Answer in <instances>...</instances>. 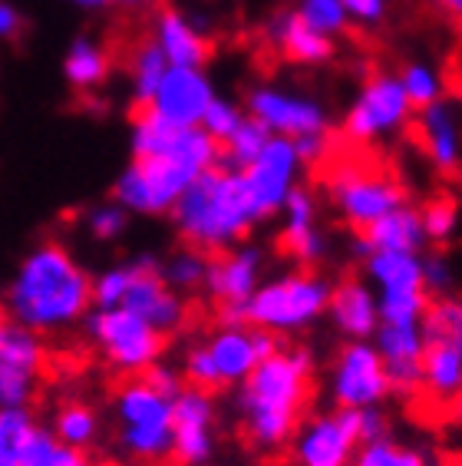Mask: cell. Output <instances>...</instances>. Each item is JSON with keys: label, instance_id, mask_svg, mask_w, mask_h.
I'll return each mask as SVG.
<instances>
[{"label": "cell", "instance_id": "obj_41", "mask_svg": "<svg viewBox=\"0 0 462 466\" xmlns=\"http://www.w3.org/2000/svg\"><path fill=\"white\" fill-rule=\"evenodd\" d=\"M423 212V225H427V238L433 245H443L449 242L456 235V225H459V212H456V202L453 198H433L427 208H419Z\"/></svg>", "mask_w": 462, "mask_h": 466}, {"label": "cell", "instance_id": "obj_26", "mask_svg": "<svg viewBox=\"0 0 462 466\" xmlns=\"http://www.w3.org/2000/svg\"><path fill=\"white\" fill-rule=\"evenodd\" d=\"M156 40L166 50L172 66H188V70H202L208 56H212V44L198 34V27L188 17H182L178 10L159 7L156 17Z\"/></svg>", "mask_w": 462, "mask_h": 466}, {"label": "cell", "instance_id": "obj_21", "mask_svg": "<svg viewBox=\"0 0 462 466\" xmlns=\"http://www.w3.org/2000/svg\"><path fill=\"white\" fill-rule=\"evenodd\" d=\"M267 44L275 46L277 56L301 66H317L334 56V36L317 34L297 10H281L267 20Z\"/></svg>", "mask_w": 462, "mask_h": 466}, {"label": "cell", "instance_id": "obj_30", "mask_svg": "<svg viewBox=\"0 0 462 466\" xmlns=\"http://www.w3.org/2000/svg\"><path fill=\"white\" fill-rule=\"evenodd\" d=\"M271 139H275V133H271V129H267L261 119L245 116V123L238 126V133L231 136L228 143L222 146V166H225V169L245 172L251 162L265 153Z\"/></svg>", "mask_w": 462, "mask_h": 466}, {"label": "cell", "instance_id": "obj_23", "mask_svg": "<svg viewBox=\"0 0 462 466\" xmlns=\"http://www.w3.org/2000/svg\"><path fill=\"white\" fill-rule=\"evenodd\" d=\"M427 225H423V212L413 206L393 208L390 216H383L370 228L357 232L354 251L360 258H367L370 251H423L427 245Z\"/></svg>", "mask_w": 462, "mask_h": 466}, {"label": "cell", "instance_id": "obj_5", "mask_svg": "<svg viewBox=\"0 0 462 466\" xmlns=\"http://www.w3.org/2000/svg\"><path fill=\"white\" fill-rule=\"evenodd\" d=\"M330 295H334V285L324 275L311 268L291 271L285 279L261 285L251 295V301L245 305V324L275 334L301 331L327 311Z\"/></svg>", "mask_w": 462, "mask_h": 466}, {"label": "cell", "instance_id": "obj_52", "mask_svg": "<svg viewBox=\"0 0 462 466\" xmlns=\"http://www.w3.org/2000/svg\"><path fill=\"white\" fill-rule=\"evenodd\" d=\"M449 420H453L456 427H459V431H462V394L456 397L453 404H449Z\"/></svg>", "mask_w": 462, "mask_h": 466}, {"label": "cell", "instance_id": "obj_42", "mask_svg": "<svg viewBox=\"0 0 462 466\" xmlns=\"http://www.w3.org/2000/svg\"><path fill=\"white\" fill-rule=\"evenodd\" d=\"M241 123H245V113H241L235 103H228V99H215L212 106H208V113H205V119H202V129L212 136L218 146H225L231 136L238 133Z\"/></svg>", "mask_w": 462, "mask_h": 466}, {"label": "cell", "instance_id": "obj_40", "mask_svg": "<svg viewBox=\"0 0 462 466\" xmlns=\"http://www.w3.org/2000/svg\"><path fill=\"white\" fill-rule=\"evenodd\" d=\"M423 331L429 334H446L453 338L462 350V298H433L429 314L423 318Z\"/></svg>", "mask_w": 462, "mask_h": 466}, {"label": "cell", "instance_id": "obj_38", "mask_svg": "<svg viewBox=\"0 0 462 466\" xmlns=\"http://www.w3.org/2000/svg\"><path fill=\"white\" fill-rule=\"evenodd\" d=\"M297 14L324 36H340L350 27L344 0H301V4H297Z\"/></svg>", "mask_w": 462, "mask_h": 466}, {"label": "cell", "instance_id": "obj_20", "mask_svg": "<svg viewBox=\"0 0 462 466\" xmlns=\"http://www.w3.org/2000/svg\"><path fill=\"white\" fill-rule=\"evenodd\" d=\"M212 103H215L212 83L205 80L202 70L169 66L159 93L152 99V109L176 126H202L205 113H208Z\"/></svg>", "mask_w": 462, "mask_h": 466}, {"label": "cell", "instance_id": "obj_24", "mask_svg": "<svg viewBox=\"0 0 462 466\" xmlns=\"http://www.w3.org/2000/svg\"><path fill=\"white\" fill-rule=\"evenodd\" d=\"M417 136L423 143V153L433 162L436 169L453 176L462 166V139H459V123H456L453 106L439 99L433 106L419 109L417 116Z\"/></svg>", "mask_w": 462, "mask_h": 466}, {"label": "cell", "instance_id": "obj_8", "mask_svg": "<svg viewBox=\"0 0 462 466\" xmlns=\"http://www.w3.org/2000/svg\"><path fill=\"white\" fill-rule=\"evenodd\" d=\"M50 377V350L34 328L0 311V410L30 404Z\"/></svg>", "mask_w": 462, "mask_h": 466}, {"label": "cell", "instance_id": "obj_29", "mask_svg": "<svg viewBox=\"0 0 462 466\" xmlns=\"http://www.w3.org/2000/svg\"><path fill=\"white\" fill-rule=\"evenodd\" d=\"M36 433L34 417L24 407L0 410V466H24Z\"/></svg>", "mask_w": 462, "mask_h": 466}, {"label": "cell", "instance_id": "obj_1", "mask_svg": "<svg viewBox=\"0 0 462 466\" xmlns=\"http://www.w3.org/2000/svg\"><path fill=\"white\" fill-rule=\"evenodd\" d=\"M314 397V358L307 348H281L241 384V437L251 450L275 453L294 443Z\"/></svg>", "mask_w": 462, "mask_h": 466}, {"label": "cell", "instance_id": "obj_46", "mask_svg": "<svg viewBox=\"0 0 462 466\" xmlns=\"http://www.w3.org/2000/svg\"><path fill=\"white\" fill-rule=\"evenodd\" d=\"M346 17L360 24V27H380L383 17H387V0H344Z\"/></svg>", "mask_w": 462, "mask_h": 466}, {"label": "cell", "instance_id": "obj_16", "mask_svg": "<svg viewBox=\"0 0 462 466\" xmlns=\"http://www.w3.org/2000/svg\"><path fill=\"white\" fill-rule=\"evenodd\" d=\"M119 308L146 318L162 334H172L186 324V301L172 291L166 275L149 258L129 268V288H126V298Z\"/></svg>", "mask_w": 462, "mask_h": 466}, {"label": "cell", "instance_id": "obj_44", "mask_svg": "<svg viewBox=\"0 0 462 466\" xmlns=\"http://www.w3.org/2000/svg\"><path fill=\"white\" fill-rule=\"evenodd\" d=\"M126 288H129V268H116L93 285V301H96L103 311H106V308H119L126 298Z\"/></svg>", "mask_w": 462, "mask_h": 466}, {"label": "cell", "instance_id": "obj_4", "mask_svg": "<svg viewBox=\"0 0 462 466\" xmlns=\"http://www.w3.org/2000/svg\"><path fill=\"white\" fill-rule=\"evenodd\" d=\"M93 301L86 271L60 245L36 248L17 271L10 288V314L34 331H60L73 324Z\"/></svg>", "mask_w": 462, "mask_h": 466}, {"label": "cell", "instance_id": "obj_13", "mask_svg": "<svg viewBox=\"0 0 462 466\" xmlns=\"http://www.w3.org/2000/svg\"><path fill=\"white\" fill-rule=\"evenodd\" d=\"M258 275H261L258 248H238V251L212 255L205 288H208V295L218 305L222 328H241L245 324V305L258 291Z\"/></svg>", "mask_w": 462, "mask_h": 466}, {"label": "cell", "instance_id": "obj_27", "mask_svg": "<svg viewBox=\"0 0 462 466\" xmlns=\"http://www.w3.org/2000/svg\"><path fill=\"white\" fill-rule=\"evenodd\" d=\"M367 279L383 291H409L427 288L423 281V258L417 251H370L364 258Z\"/></svg>", "mask_w": 462, "mask_h": 466}, {"label": "cell", "instance_id": "obj_50", "mask_svg": "<svg viewBox=\"0 0 462 466\" xmlns=\"http://www.w3.org/2000/svg\"><path fill=\"white\" fill-rule=\"evenodd\" d=\"M436 7L443 10V14H446L449 20L462 24V0H436Z\"/></svg>", "mask_w": 462, "mask_h": 466}, {"label": "cell", "instance_id": "obj_49", "mask_svg": "<svg viewBox=\"0 0 462 466\" xmlns=\"http://www.w3.org/2000/svg\"><path fill=\"white\" fill-rule=\"evenodd\" d=\"M20 27H24V24H20V14L14 7H10V4H0V36H17L20 34Z\"/></svg>", "mask_w": 462, "mask_h": 466}, {"label": "cell", "instance_id": "obj_11", "mask_svg": "<svg viewBox=\"0 0 462 466\" xmlns=\"http://www.w3.org/2000/svg\"><path fill=\"white\" fill-rule=\"evenodd\" d=\"M330 394H334V404L344 410L380 407L383 397L393 394L377 344L346 341L337 350L334 368H330Z\"/></svg>", "mask_w": 462, "mask_h": 466}, {"label": "cell", "instance_id": "obj_14", "mask_svg": "<svg viewBox=\"0 0 462 466\" xmlns=\"http://www.w3.org/2000/svg\"><path fill=\"white\" fill-rule=\"evenodd\" d=\"M301 156L294 149V139L275 136L267 149L245 169V182L251 188V198L258 206V216L267 218L275 212H285L287 196L294 192V176H297Z\"/></svg>", "mask_w": 462, "mask_h": 466}, {"label": "cell", "instance_id": "obj_51", "mask_svg": "<svg viewBox=\"0 0 462 466\" xmlns=\"http://www.w3.org/2000/svg\"><path fill=\"white\" fill-rule=\"evenodd\" d=\"M119 7L126 10H152V7H162V0H116Z\"/></svg>", "mask_w": 462, "mask_h": 466}, {"label": "cell", "instance_id": "obj_25", "mask_svg": "<svg viewBox=\"0 0 462 466\" xmlns=\"http://www.w3.org/2000/svg\"><path fill=\"white\" fill-rule=\"evenodd\" d=\"M423 394L433 404L446 407L462 394V350L453 338L427 331V350H423Z\"/></svg>", "mask_w": 462, "mask_h": 466}, {"label": "cell", "instance_id": "obj_9", "mask_svg": "<svg viewBox=\"0 0 462 466\" xmlns=\"http://www.w3.org/2000/svg\"><path fill=\"white\" fill-rule=\"evenodd\" d=\"M409 119H413V103L403 90L400 76L377 73L360 86L340 129H344V139H350V143H377L383 136L403 129Z\"/></svg>", "mask_w": 462, "mask_h": 466}, {"label": "cell", "instance_id": "obj_18", "mask_svg": "<svg viewBox=\"0 0 462 466\" xmlns=\"http://www.w3.org/2000/svg\"><path fill=\"white\" fill-rule=\"evenodd\" d=\"M377 350L387 364V380L393 394L409 397L423 390V350H427L423 324H380Z\"/></svg>", "mask_w": 462, "mask_h": 466}, {"label": "cell", "instance_id": "obj_28", "mask_svg": "<svg viewBox=\"0 0 462 466\" xmlns=\"http://www.w3.org/2000/svg\"><path fill=\"white\" fill-rule=\"evenodd\" d=\"M129 66H133V80H136V103H152L172 66L166 50L159 46V40H139L133 46Z\"/></svg>", "mask_w": 462, "mask_h": 466}, {"label": "cell", "instance_id": "obj_17", "mask_svg": "<svg viewBox=\"0 0 462 466\" xmlns=\"http://www.w3.org/2000/svg\"><path fill=\"white\" fill-rule=\"evenodd\" d=\"M205 348L212 354L215 370L222 377V387H228V384H245L251 370L258 368L261 360L271 358V354H277L281 344H277L275 331L241 324V328H222Z\"/></svg>", "mask_w": 462, "mask_h": 466}, {"label": "cell", "instance_id": "obj_34", "mask_svg": "<svg viewBox=\"0 0 462 466\" xmlns=\"http://www.w3.org/2000/svg\"><path fill=\"white\" fill-rule=\"evenodd\" d=\"M400 83H403V90H407L409 103H413L417 113L443 99V76H439L429 63H419V60L407 63V66L400 70Z\"/></svg>", "mask_w": 462, "mask_h": 466}, {"label": "cell", "instance_id": "obj_15", "mask_svg": "<svg viewBox=\"0 0 462 466\" xmlns=\"http://www.w3.org/2000/svg\"><path fill=\"white\" fill-rule=\"evenodd\" d=\"M248 113L255 119H261L275 136H285V139H301V136H317L330 129L327 113L320 109V103L297 96V93L275 90V86L251 90Z\"/></svg>", "mask_w": 462, "mask_h": 466}, {"label": "cell", "instance_id": "obj_35", "mask_svg": "<svg viewBox=\"0 0 462 466\" xmlns=\"http://www.w3.org/2000/svg\"><path fill=\"white\" fill-rule=\"evenodd\" d=\"M96 433V417L86 404L80 400H66V404L56 410V437L66 443V447L83 450Z\"/></svg>", "mask_w": 462, "mask_h": 466}, {"label": "cell", "instance_id": "obj_10", "mask_svg": "<svg viewBox=\"0 0 462 466\" xmlns=\"http://www.w3.org/2000/svg\"><path fill=\"white\" fill-rule=\"evenodd\" d=\"M93 338L103 344L106 358L126 374H143L156 364V358L166 348V338L159 328H152L146 318L126 311V308H106L93 318Z\"/></svg>", "mask_w": 462, "mask_h": 466}, {"label": "cell", "instance_id": "obj_45", "mask_svg": "<svg viewBox=\"0 0 462 466\" xmlns=\"http://www.w3.org/2000/svg\"><path fill=\"white\" fill-rule=\"evenodd\" d=\"M423 281H427V291L436 298H446V291L453 288V268L443 255H429L423 258Z\"/></svg>", "mask_w": 462, "mask_h": 466}, {"label": "cell", "instance_id": "obj_48", "mask_svg": "<svg viewBox=\"0 0 462 466\" xmlns=\"http://www.w3.org/2000/svg\"><path fill=\"white\" fill-rule=\"evenodd\" d=\"M377 440H387V417L380 407H367L360 410V447L377 443Z\"/></svg>", "mask_w": 462, "mask_h": 466}, {"label": "cell", "instance_id": "obj_47", "mask_svg": "<svg viewBox=\"0 0 462 466\" xmlns=\"http://www.w3.org/2000/svg\"><path fill=\"white\" fill-rule=\"evenodd\" d=\"M89 225H93V235H99V238H113V235L123 232L126 212L123 208H96L93 218H89Z\"/></svg>", "mask_w": 462, "mask_h": 466}, {"label": "cell", "instance_id": "obj_43", "mask_svg": "<svg viewBox=\"0 0 462 466\" xmlns=\"http://www.w3.org/2000/svg\"><path fill=\"white\" fill-rule=\"evenodd\" d=\"M186 384L198 387V390H205V394H218V390H222V377H218V370H215V360H212V354H208V348L188 350Z\"/></svg>", "mask_w": 462, "mask_h": 466}, {"label": "cell", "instance_id": "obj_31", "mask_svg": "<svg viewBox=\"0 0 462 466\" xmlns=\"http://www.w3.org/2000/svg\"><path fill=\"white\" fill-rule=\"evenodd\" d=\"M109 73V54L103 46L89 44V40H80L73 44L70 56H66V76L76 90H89V86H99L106 80Z\"/></svg>", "mask_w": 462, "mask_h": 466}, {"label": "cell", "instance_id": "obj_2", "mask_svg": "<svg viewBox=\"0 0 462 466\" xmlns=\"http://www.w3.org/2000/svg\"><path fill=\"white\" fill-rule=\"evenodd\" d=\"M172 216L186 248L205 251V255L228 251L261 222L245 172L225 169V166L202 172L176 202Z\"/></svg>", "mask_w": 462, "mask_h": 466}, {"label": "cell", "instance_id": "obj_32", "mask_svg": "<svg viewBox=\"0 0 462 466\" xmlns=\"http://www.w3.org/2000/svg\"><path fill=\"white\" fill-rule=\"evenodd\" d=\"M433 295L427 288L409 291H383L380 295V324H423L429 314Z\"/></svg>", "mask_w": 462, "mask_h": 466}, {"label": "cell", "instance_id": "obj_36", "mask_svg": "<svg viewBox=\"0 0 462 466\" xmlns=\"http://www.w3.org/2000/svg\"><path fill=\"white\" fill-rule=\"evenodd\" d=\"M208 265H212V255H205V251H178L176 258L169 261V268H166V281L172 288H182V291H196V288H202L208 281Z\"/></svg>", "mask_w": 462, "mask_h": 466}, {"label": "cell", "instance_id": "obj_22", "mask_svg": "<svg viewBox=\"0 0 462 466\" xmlns=\"http://www.w3.org/2000/svg\"><path fill=\"white\" fill-rule=\"evenodd\" d=\"M327 314L346 341H367L380 331V298L370 291V285L357 279L334 285Z\"/></svg>", "mask_w": 462, "mask_h": 466}, {"label": "cell", "instance_id": "obj_7", "mask_svg": "<svg viewBox=\"0 0 462 466\" xmlns=\"http://www.w3.org/2000/svg\"><path fill=\"white\" fill-rule=\"evenodd\" d=\"M172 404L169 397L152 390L143 377L136 374L119 387V417H123V443L133 457L156 463L172 457Z\"/></svg>", "mask_w": 462, "mask_h": 466}, {"label": "cell", "instance_id": "obj_53", "mask_svg": "<svg viewBox=\"0 0 462 466\" xmlns=\"http://www.w3.org/2000/svg\"><path fill=\"white\" fill-rule=\"evenodd\" d=\"M73 4H80V7H106L109 0H73Z\"/></svg>", "mask_w": 462, "mask_h": 466}, {"label": "cell", "instance_id": "obj_12", "mask_svg": "<svg viewBox=\"0 0 462 466\" xmlns=\"http://www.w3.org/2000/svg\"><path fill=\"white\" fill-rule=\"evenodd\" d=\"M360 450V410H344L314 417L294 437L297 466H354Z\"/></svg>", "mask_w": 462, "mask_h": 466}, {"label": "cell", "instance_id": "obj_6", "mask_svg": "<svg viewBox=\"0 0 462 466\" xmlns=\"http://www.w3.org/2000/svg\"><path fill=\"white\" fill-rule=\"evenodd\" d=\"M327 188L340 218L357 232L390 216L393 208L407 206V192L400 182L383 176L380 169H367L354 159L334 162V169L327 172Z\"/></svg>", "mask_w": 462, "mask_h": 466}, {"label": "cell", "instance_id": "obj_3", "mask_svg": "<svg viewBox=\"0 0 462 466\" xmlns=\"http://www.w3.org/2000/svg\"><path fill=\"white\" fill-rule=\"evenodd\" d=\"M222 166V146L202 126H182L166 149L136 156L116 182V198L136 212H169L202 172Z\"/></svg>", "mask_w": 462, "mask_h": 466}, {"label": "cell", "instance_id": "obj_33", "mask_svg": "<svg viewBox=\"0 0 462 466\" xmlns=\"http://www.w3.org/2000/svg\"><path fill=\"white\" fill-rule=\"evenodd\" d=\"M277 251L291 261H301L304 268H314L324 255H327V238L317 232V225H307V228H281L277 235Z\"/></svg>", "mask_w": 462, "mask_h": 466}, {"label": "cell", "instance_id": "obj_39", "mask_svg": "<svg viewBox=\"0 0 462 466\" xmlns=\"http://www.w3.org/2000/svg\"><path fill=\"white\" fill-rule=\"evenodd\" d=\"M24 466H93V463L86 460L83 450L66 447V443L54 440L50 433H36Z\"/></svg>", "mask_w": 462, "mask_h": 466}, {"label": "cell", "instance_id": "obj_37", "mask_svg": "<svg viewBox=\"0 0 462 466\" xmlns=\"http://www.w3.org/2000/svg\"><path fill=\"white\" fill-rule=\"evenodd\" d=\"M354 466H429V463L419 450L400 447L393 440H377V443H364V447L357 450Z\"/></svg>", "mask_w": 462, "mask_h": 466}, {"label": "cell", "instance_id": "obj_19", "mask_svg": "<svg viewBox=\"0 0 462 466\" xmlns=\"http://www.w3.org/2000/svg\"><path fill=\"white\" fill-rule=\"evenodd\" d=\"M212 420L215 407L212 394H205L198 387H186L172 404V460L178 466H198L212 457Z\"/></svg>", "mask_w": 462, "mask_h": 466}]
</instances>
